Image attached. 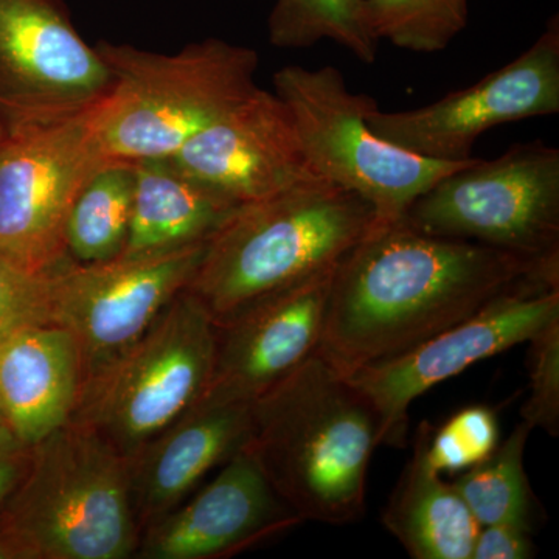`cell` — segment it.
Returning <instances> with one entry per match:
<instances>
[{
    "label": "cell",
    "mask_w": 559,
    "mask_h": 559,
    "mask_svg": "<svg viewBox=\"0 0 559 559\" xmlns=\"http://www.w3.org/2000/svg\"><path fill=\"white\" fill-rule=\"evenodd\" d=\"M559 114V17L522 55L466 90L423 108L367 117L371 130L393 145L443 162L469 160L474 143L502 123Z\"/></svg>",
    "instance_id": "cell-13"
},
{
    "label": "cell",
    "mask_w": 559,
    "mask_h": 559,
    "mask_svg": "<svg viewBox=\"0 0 559 559\" xmlns=\"http://www.w3.org/2000/svg\"><path fill=\"white\" fill-rule=\"evenodd\" d=\"M558 318L559 280H536L489 301L417 347L362 367L347 378L377 411L382 443L399 447L406 440L414 400L474 364L528 342Z\"/></svg>",
    "instance_id": "cell-12"
},
{
    "label": "cell",
    "mask_w": 559,
    "mask_h": 559,
    "mask_svg": "<svg viewBox=\"0 0 559 559\" xmlns=\"http://www.w3.org/2000/svg\"><path fill=\"white\" fill-rule=\"evenodd\" d=\"M377 227L369 202L330 180L238 205L210 237L189 293L223 325L261 300L334 270Z\"/></svg>",
    "instance_id": "cell-3"
},
{
    "label": "cell",
    "mask_w": 559,
    "mask_h": 559,
    "mask_svg": "<svg viewBox=\"0 0 559 559\" xmlns=\"http://www.w3.org/2000/svg\"><path fill=\"white\" fill-rule=\"evenodd\" d=\"M401 223L527 259H559V150L533 140L495 160L473 157L412 202Z\"/></svg>",
    "instance_id": "cell-8"
},
{
    "label": "cell",
    "mask_w": 559,
    "mask_h": 559,
    "mask_svg": "<svg viewBox=\"0 0 559 559\" xmlns=\"http://www.w3.org/2000/svg\"><path fill=\"white\" fill-rule=\"evenodd\" d=\"M215 349V322L182 290L134 344L84 382L72 419L130 457L204 399Z\"/></svg>",
    "instance_id": "cell-7"
},
{
    "label": "cell",
    "mask_w": 559,
    "mask_h": 559,
    "mask_svg": "<svg viewBox=\"0 0 559 559\" xmlns=\"http://www.w3.org/2000/svg\"><path fill=\"white\" fill-rule=\"evenodd\" d=\"M267 32L278 49H307L329 39L366 64L378 57L380 43L364 24L362 0H275Z\"/></svg>",
    "instance_id": "cell-23"
},
{
    "label": "cell",
    "mask_w": 559,
    "mask_h": 559,
    "mask_svg": "<svg viewBox=\"0 0 559 559\" xmlns=\"http://www.w3.org/2000/svg\"><path fill=\"white\" fill-rule=\"evenodd\" d=\"M0 525L35 559L135 558L140 527L128 459L90 425L70 419L28 448Z\"/></svg>",
    "instance_id": "cell-5"
},
{
    "label": "cell",
    "mask_w": 559,
    "mask_h": 559,
    "mask_svg": "<svg viewBox=\"0 0 559 559\" xmlns=\"http://www.w3.org/2000/svg\"><path fill=\"white\" fill-rule=\"evenodd\" d=\"M205 245L100 263L68 259L50 271V323L72 334L83 384L134 344L189 288Z\"/></svg>",
    "instance_id": "cell-10"
},
{
    "label": "cell",
    "mask_w": 559,
    "mask_h": 559,
    "mask_svg": "<svg viewBox=\"0 0 559 559\" xmlns=\"http://www.w3.org/2000/svg\"><path fill=\"white\" fill-rule=\"evenodd\" d=\"M134 165L108 160L84 183L70 209L66 249L76 263H100L121 255L130 231Z\"/></svg>",
    "instance_id": "cell-21"
},
{
    "label": "cell",
    "mask_w": 559,
    "mask_h": 559,
    "mask_svg": "<svg viewBox=\"0 0 559 559\" xmlns=\"http://www.w3.org/2000/svg\"><path fill=\"white\" fill-rule=\"evenodd\" d=\"M0 448H24L14 437L13 430H11L9 421H7L5 414H3L2 406H0Z\"/></svg>",
    "instance_id": "cell-31"
},
{
    "label": "cell",
    "mask_w": 559,
    "mask_h": 559,
    "mask_svg": "<svg viewBox=\"0 0 559 559\" xmlns=\"http://www.w3.org/2000/svg\"><path fill=\"white\" fill-rule=\"evenodd\" d=\"M468 0H362V21L378 43L439 53L468 25Z\"/></svg>",
    "instance_id": "cell-24"
},
{
    "label": "cell",
    "mask_w": 559,
    "mask_h": 559,
    "mask_svg": "<svg viewBox=\"0 0 559 559\" xmlns=\"http://www.w3.org/2000/svg\"><path fill=\"white\" fill-rule=\"evenodd\" d=\"M334 270L216 325L215 367L207 393L252 403L316 355Z\"/></svg>",
    "instance_id": "cell-16"
},
{
    "label": "cell",
    "mask_w": 559,
    "mask_h": 559,
    "mask_svg": "<svg viewBox=\"0 0 559 559\" xmlns=\"http://www.w3.org/2000/svg\"><path fill=\"white\" fill-rule=\"evenodd\" d=\"M498 444L495 412L487 406L465 407L430 432L429 462L437 473H460L488 457Z\"/></svg>",
    "instance_id": "cell-25"
},
{
    "label": "cell",
    "mask_w": 559,
    "mask_h": 559,
    "mask_svg": "<svg viewBox=\"0 0 559 559\" xmlns=\"http://www.w3.org/2000/svg\"><path fill=\"white\" fill-rule=\"evenodd\" d=\"M171 159L238 205L323 179L308 160L288 106L259 86Z\"/></svg>",
    "instance_id": "cell-14"
},
{
    "label": "cell",
    "mask_w": 559,
    "mask_h": 559,
    "mask_svg": "<svg viewBox=\"0 0 559 559\" xmlns=\"http://www.w3.org/2000/svg\"><path fill=\"white\" fill-rule=\"evenodd\" d=\"M546 278L559 280V259L432 237L401 221L378 227L333 272L319 352L348 377Z\"/></svg>",
    "instance_id": "cell-1"
},
{
    "label": "cell",
    "mask_w": 559,
    "mask_h": 559,
    "mask_svg": "<svg viewBox=\"0 0 559 559\" xmlns=\"http://www.w3.org/2000/svg\"><path fill=\"white\" fill-rule=\"evenodd\" d=\"M432 426L423 423L414 454L382 511V525L414 559H471L480 525L452 481L429 462Z\"/></svg>",
    "instance_id": "cell-20"
},
{
    "label": "cell",
    "mask_w": 559,
    "mask_h": 559,
    "mask_svg": "<svg viewBox=\"0 0 559 559\" xmlns=\"http://www.w3.org/2000/svg\"><path fill=\"white\" fill-rule=\"evenodd\" d=\"M301 522L242 448L212 480L142 530L135 558H230Z\"/></svg>",
    "instance_id": "cell-15"
},
{
    "label": "cell",
    "mask_w": 559,
    "mask_h": 559,
    "mask_svg": "<svg viewBox=\"0 0 559 559\" xmlns=\"http://www.w3.org/2000/svg\"><path fill=\"white\" fill-rule=\"evenodd\" d=\"M528 399L522 406V421L559 433V318L528 341Z\"/></svg>",
    "instance_id": "cell-27"
},
{
    "label": "cell",
    "mask_w": 559,
    "mask_h": 559,
    "mask_svg": "<svg viewBox=\"0 0 559 559\" xmlns=\"http://www.w3.org/2000/svg\"><path fill=\"white\" fill-rule=\"evenodd\" d=\"M5 127H3L2 120H0V142H2V139L5 138Z\"/></svg>",
    "instance_id": "cell-32"
},
{
    "label": "cell",
    "mask_w": 559,
    "mask_h": 559,
    "mask_svg": "<svg viewBox=\"0 0 559 559\" xmlns=\"http://www.w3.org/2000/svg\"><path fill=\"white\" fill-rule=\"evenodd\" d=\"M252 403L205 393L127 457L140 533L193 495L213 471L246 447Z\"/></svg>",
    "instance_id": "cell-17"
},
{
    "label": "cell",
    "mask_w": 559,
    "mask_h": 559,
    "mask_svg": "<svg viewBox=\"0 0 559 559\" xmlns=\"http://www.w3.org/2000/svg\"><path fill=\"white\" fill-rule=\"evenodd\" d=\"M98 105L70 119L7 130L0 142V252L32 270L50 271L69 259L70 209L109 160L95 123Z\"/></svg>",
    "instance_id": "cell-9"
},
{
    "label": "cell",
    "mask_w": 559,
    "mask_h": 559,
    "mask_svg": "<svg viewBox=\"0 0 559 559\" xmlns=\"http://www.w3.org/2000/svg\"><path fill=\"white\" fill-rule=\"evenodd\" d=\"M28 448H0V513L27 468Z\"/></svg>",
    "instance_id": "cell-29"
},
{
    "label": "cell",
    "mask_w": 559,
    "mask_h": 559,
    "mask_svg": "<svg viewBox=\"0 0 559 559\" xmlns=\"http://www.w3.org/2000/svg\"><path fill=\"white\" fill-rule=\"evenodd\" d=\"M114 86L95 112L109 160L173 157L194 135L255 90V50L224 39L156 53L128 44L95 46Z\"/></svg>",
    "instance_id": "cell-4"
},
{
    "label": "cell",
    "mask_w": 559,
    "mask_h": 559,
    "mask_svg": "<svg viewBox=\"0 0 559 559\" xmlns=\"http://www.w3.org/2000/svg\"><path fill=\"white\" fill-rule=\"evenodd\" d=\"M532 428L521 421L503 443L452 481L480 527L514 524L533 530L536 503L524 468Z\"/></svg>",
    "instance_id": "cell-22"
},
{
    "label": "cell",
    "mask_w": 559,
    "mask_h": 559,
    "mask_svg": "<svg viewBox=\"0 0 559 559\" xmlns=\"http://www.w3.org/2000/svg\"><path fill=\"white\" fill-rule=\"evenodd\" d=\"M272 81L312 168L369 202L377 215L374 229L399 223L412 202L468 162L426 159L374 134L367 117L377 100L349 91L333 66H286Z\"/></svg>",
    "instance_id": "cell-6"
},
{
    "label": "cell",
    "mask_w": 559,
    "mask_h": 559,
    "mask_svg": "<svg viewBox=\"0 0 559 559\" xmlns=\"http://www.w3.org/2000/svg\"><path fill=\"white\" fill-rule=\"evenodd\" d=\"M81 388L80 353L68 330L46 323L0 342V406L22 447L69 423Z\"/></svg>",
    "instance_id": "cell-18"
},
{
    "label": "cell",
    "mask_w": 559,
    "mask_h": 559,
    "mask_svg": "<svg viewBox=\"0 0 559 559\" xmlns=\"http://www.w3.org/2000/svg\"><path fill=\"white\" fill-rule=\"evenodd\" d=\"M0 559H35L27 546L13 532L0 525Z\"/></svg>",
    "instance_id": "cell-30"
},
{
    "label": "cell",
    "mask_w": 559,
    "mask_h": 559,
    "mask_svg": "<svg viewBox=\"0 0 559 559\" xmlns=\"http://www.w3.org/2000/svg\"><path fill=\"white\" fill-rule=\"evenodd\" d=\"M134 165V198L121 255L170 252L207 242L238 207L179 167L171 157Z\"/></svg>",
    "instance_id": "cell-19"
},
{
    "label": "cell",
    "mask_w": 559,
    "mask_h": 559,
    "mask_svg": "<svg viewBox=\"0 0 559 559\" xmlns=\"http://www.w3.org/2000/svg\"><path fill=\"white\" fill-rule=\"evenodd\" d=\"M112 73L64 0H0V120L5 130L53 123L108 97Z\"/></svg>",
    "instance_id": "cell-11"
},
{
    "label": "cell",
    "mask_w": 559,
    "mask_h": 559,
    "mask_svg": "<svg viewBox=\"0 0 559 559\" xmlns=\"http://www.w3.org/2000/svg\"><path fill=\"white\" fill-rule=\"evenodd\" d=\"M535 557L532 530L514 524L484 525L474 540L471 559H528Z\"/></svg>",
    "instance_id": "cell-28"
},
{
    "label": "cell",
    "mask_w": 559,
    "mask_h": 559,
    "mask_svg": "<svg viewBox=\"0 0 559 559\" xmlns=\"http://www.w3.org/2000/svg\"><path fill=\"white\" fill-rule=\"evenodd\" d=\"M50 271L32 270L0 252V342L50 323Z\"/></svg>",
    "instance_id": "cell-26"
},
{
    "label": "cell",
    "mask_w": 559,
    "mask_h": 559,
    "mask_svg": "<svg viewBox=\"0 0 559 559\" xmlns=\"http://www.w3.org/2000/svg\"><path fill=\"white\" fill-rule=\"evenodd\" d=\"M381 443L369 399L318 352L253 401L245 448L304 522L345 525L366 513Z\"/></svg>",
    "instance_id": "cell-2"
}]
</instances>
